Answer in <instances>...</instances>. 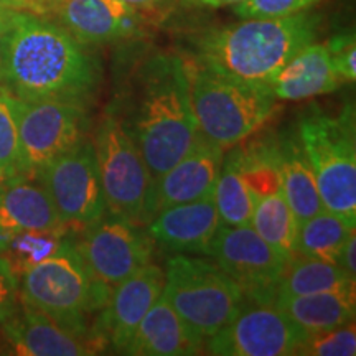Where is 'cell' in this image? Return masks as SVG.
Returning <instances> with one entry per match:
<instances>
[{"label": "cell", "mask_w": 356, "mask_h": 356, "mask_svg": "<svg viewBox=\"0 0 356 356\" xmlns=\"http://www.w3.org/2000/svg\"><path fill=\"white\" fill-rule=\"evenodd\" d=\"M163 273L162 297L204 338L233 322L246 305L243 289L215 262L178 252Z\"/></svg>", "instance_id": "8"}, {"label": "cell", "mask_w": 356, "mask_h": 356, "mask_svg": "<svg viewBox=\"0 0 356 356\" xmlns=\"http://www.w3.org/2000/svg\"><path fill=\"white\" fill-rule=\"evenodd\" d=\"M58 2H61V0H22V8H37V10H42V8H51Z\"/></svg>", "instance_id": "38"}, {"label": "cell", "mask_w": 356, "mask_h": 356, "mask_svg": "<svg viewBox=\"0 0 356 356\" xmlns=\"http://www.w3.org/2000/svg\"><path fill=\"white\" fill-rule=\"evenodd\" d=\"M185 6L197 8H221V7H234L236 3L243 0H181Z\"/></svg>", "instance_id": "36"}, {"label": "cell", "mask_w": 356, "mask_h": 356, "mask_svg": "<svg viewBox=\"0 0 356 356\" xmlns=\"http://www.w3.org/2000/svg\"><path fill=\"white\" fill-rule=\"evenodd\" d=\"M20 305L19 277L6 257L0 254V325L15 314Z\"/></svg>", "instance_id": "34"}, {"label": "cell", "mask_w": 356, "mask_h": 356, "mask_svg": "<svg viewBox=\"0 0 356 356\" xmlns=\"http://www.w3.org/2000/svg\"><path fill=\"white\" fill-rule=\"evenodd\" d=\"M221 226L213 193L195 202L173 204L155 215L145 229L154 243L172 252H203Z\"/></svg>", "instance_id": "17"}, {"label": "cell", "mask_w": 356, "mask_h": 356, "mask_svg": "<svg viewBox=\"0 0 356 356\" xmlns=\"http://www.w3.org/2000/svg\"><path fill=\"white\" fill-rule=\"evenodd\" d=\"M19 175V97L0 83V181Z\"/></svg>", "instance_id": "30"}, {"label": "cell", "mask_w": 356, "mask_h": 356, "mask_svg": "<svg viewBox=\"0 0 356 356\" xmlns=\"http://www.w3.org/2000/svg\"><path fill=\"white\" fill-rule=\"evenodd\" d=\"M320 0H243L234 12L241 19H275L309 10Z\"/></svg>", "instance_id": "32"}, {"label": "cell", "mask_w": 356, "mask_h": 356, "mask_svg": "<svg viewBox=\"0 0 356 356\" xmlns=\"http://www.w3.org/2000/svg\"><path fill=\"white\" fill-rule=\"evenodd\" d=\"M207 256H211L243 289L246 300L273 304L287 259L251 226L221 225L207 249Z\"/></svg>", "instance_id": "11"}, {"label": "cell", "mask_w": 356, "mask_h": 356, "mask_svg": "<svg viewBox=\"0 0 356 356\" xmlns=\"http://www.w3.org/2000/svg\"><path fill=\"white\" fill-rule=\"evenodd\" d=\"M51 10L84 47L139 37L147 24L144 10L122 0H61Z\"/></svg>", "instance_id": "15"}, {"label": "cell", "mask_w": 356, "mask_h": 356, "mask_svg": "<svg viewBox=\"0 0 356 356\" xmlns=\"http://www.w3.org/2000/svg\"><path fill=\"white\" fill-rule=\"evenodd\" d=\"M191 106L204 139L228 150L249 139L279 109L266 89L249 86L186 61Z\"/></svg>", "instance_id": "5"}, {"label": "cell", "mask_w": 356, "mask_h": 356, "mask_svg": "<svg viewBox=\"0 0 356 356\" xmlns=\"http://www.w3.org/2000/svg\"><path fill=\"white\" fill-rule=\"evenodd\" d=\"M273 305L305 332H320L353 322L355 280L332 291L299 297H275Z\"/></svg>", "instance_id": "22"}, {"label": "cell", "mask_w": 356, "mask_h": 356, "mask_svg": "<svg viewBox=\"0 0 356 356\" xmlns=\"http://www.w3.org/2000/svg\"><path fill=\"white\" fill-rule=\"evenodd\" d=\"M101 68L83 43L60 24L12 8L2 48L0 83L22 101L88 102Z\"/></svg>", "instance_id": "1"}, {"label": "cell", "mask_w": 356, "mask_h": 356, "mask_svg": "<svg viewBox=\"0 0 356 356\" xmlns=\"http://www.w3.org/2000/svg\"><path fill=\"white\" fill-rule=\"evenodd\" d=\"M353 280L338 264L296 254L286 262L275 297H299L332 291Z\"/></svg>", "instance_id": "25"}, {"label": "cell", "mask_w": 356, "mask_h": 356, "mask_svg": "<svg viewBox=\"0 0 356 356\" xmlns=\"http://www.w3.org/2000/svg\"><path fill=\"white\" fill-rule=\"evenodd\" d=\"M89 273L113 292L122 280L152 262L155 243L145 226L104 216L74 243Z\"/></svg>", "instance_id": "12"}, {"label": "cell", "mask_w": 356, "mask_h": 356, "mask_svg": "<svg viewBox=\"0 0 356 356\" xmlns=\"http://www.w3.org/2000/svg\"><path fill=\"white\" fill-rule=\"evenodd\" d=\"M35 180L47 191L68 231L91 228L108 215L92 140L86 139L53 160Z\"/></svg>", "instance_id": "10"}, {"label": "cell", "mask_w": 356, "mask_h": 356, "mask_svg": "<svg viewBox=\"0 0 356 356\" xmlns=\"http://www.w3.org/2000/svg\"><path fill=\"white\" fill-rule=\"evenodd\" d=\"M248 185V188L259 200L282 190L279 170L277 139H259L231 147L228 159Z\"/></svg>", "instance_id": "24"}, {"label": "cell", "mask_w": 356, "mask_h": 356, "mask_svg": "<svg viewBox=\"0 0 356 356\" xmlns=\"http://www.w3.org/2000/svg\"><path fill=\"white\" fill-rule=\"evenodd\" d=\"M122 2L129 3V6L140 8V10H149V8H154L163 3L165 0H122Z\"/></svg>", "instance_id": "39"}, {"label": "cell", "mask_w": 356, "mask_h": 356, "mask_svg": "<svg viewBox=\"0 0 356 356\" xmlns=\"http://www.w3.org/2000/svg\"><path fill=\"white\" fill-rule=\"evenodd\" d=\"M124 101L122 114H115L157 180L202 137L191 106L186 60L175 53L149 58L137 71Z\"/></svg>", "instance_id": "2"}, {"label": "cell", "mask_w": 356, "mask_h": 356, "mask_svg": "<svg viewBox=\"0 0 356 356\" xmlns=\"http://www.w3.org/2000/svg\"><path fill=\"white\" fill-rule=\"evenodd\" d=\"M297 355L304 356H355V322L320 332H307Z\"/></svg>", "instance_id": "31"}, {"label": "cell", "mask_w": 356, "mask_h": 356, "mask_svg": "<svg viewBox=\"0 0 356 356\" xmlns=\"http://www.w3.org/2000/svg\"><path fill=\"white\" fill-rule=\"evenodd\" d=\"M19 287L25 304L43 312L66 330L106 341L96 327H89L88 318L104 309L111 291L89 273L68 236L50 257L20 275Z\"/></svg>", "instance_id": "4"}, {"label": "cell", "mask_w": 356, "mask_h": 356, "mask_svg": "<svg viewBox=\"0 0 356 356\" xmlns=\"http://www.w3.org/2000/svg\"><path fill=\"white\" fill-rule=\"evenodd\" d=\"M92 145L108 215L149 225L155 216V180L118 114H104Z\"/></svg>", "instance_id": "7"}, {"label": "cell", "mask_w": 356, "mask_h": 356, "mask_svg": "<svg viewBox=\"0 0 356 356\" xmlns=\"http://www.w3.org/2000/svg\"><path fill=\"white\" fill-rule=\"evenodd\" d=\"M341 84L327 43H310L279 71L269 89L275 99L302 101L337 91Z\"/></svg>", "instance_id": "21"}, {"label": "cell", "mask_w": 356, "mask_h": 356, "mask_svg": "<svg viewBox=\"0 0 356 356\" xmlns=\"http://www.w3.org/2000/svg\"><path fill=\"white\" fill-rule=\"evenodd\" d=\"M0 6L12 7V8H22V0H0Z\"/></svg>", "instance_id": "40"}, {"label": "cell", "mask_w": 356, "mask_h": 356, "mask_svg": "<svg viewBox=\"0 0 356 356\" xmlns=\"http://www.w3.org/2000/svg\"><path fill=\"white\" fill-rule=\"evenodd\" d=\"M320 17L300 12L275 19H243L195 40V63L249 86L266 89L279 71L318 35Z\"/></svg>", "instance_id": "3"}, {"label": "cell", "mask_w": 356, "mask_h": 356, "mask_svg": "<svg viewBox=\"0 0 356 356\" xmlns=\"http://www.w3.org/2000/svg\"><path fill=\"white\" fill-rule=\"evenodd\" d=\"M299 142L309 159L325 210L356 225L355 113L345 106L338 115L307 114Z\"/></svg>", "instance_id": "6"}, {"label": "cell", "mask_w": 356, "mask_h": 356, "mask_svg": "<svg viewBox=\"0 0 356 356\" xmlns=\"http://www.w3.org/2000/svg\"><path fill=\"white\" fill-rule=\"evenodd\" d=\"M204 351V337L185 322L160 296L136 328L126 355L134 356H191Z\"/></svg>", "instance_id": "19"}, {"label": "cell", "mask_w": 356, "mask_h": 356, "mask_svg": "<svg viewBox=\"0 0 356 356\" xmlns=\"http://www.w3.org/2000/svg\"><path fill=\"white\" fill-rule=\"evenodd\" d=\"M66 234H68V229L24 231V233L13 234L2 256L20 279L26 269L50 257L61 246Z\"/></svg>", "instance_id": "29"}, {"label": "cell", "mask_w": 356, "mask_h": 356, "mask_svg": "<svg viewBox=\"0 0 356 356\" xmlns=\"http://www.w3.org/2000/svg\"><path fill=\"white\" fill-rule=\"evenodd\" d=\"M333 68L343 83H355L356 79V43L353 33L337 35L327 42Z\"/></svg>", "instance_id": "33"}, {"label": "cell", "mask_w": 356, "mask_h": 356, "mask_svg": "<svg viewBox=\"0 0 356 356\" xmlns=\"http://www.w3.org/2000/svg\"><path fill=\"white\" fill-rule=\"evenodd\" d=\"M277 150L282 195L297 221L302 222L323 211L325 207L318 195L317 181L299 137L277 139Z\"/></svg>", "instance_id": "23"}, {"label": "cell", "mask_w": 356, "mask_h": 356, "mask_svg": "<svg viewBox=\"0 0 356 356\" xmlns=\"http://www.w3.org/2000/svg\"><path fill=\"white\" fill-rule=\"evenodd\" d=\"M222 160L225 149L200 137L184 159L155 180V215L163 208L211 195Z\"/></svg>", "instance_id": "18"}, {"label": "cell", "mask_w": 356, "mask_h": 356, "mask_svg": "<svg viewBox=\"0 0 356 356\" xmlns=\"http://www.w3.org/2000/svg\"><path fill=\"white\" fill-rule=\"evenodd\" d=\"M163 284L162 267L149 262L113 289L96 323L109 346L124 353L142 318L162 296Z\"/></svg>", "instance_id": "16"}, {"label": "cell", "mask_w": 356, "mask_h": 356, "mask_svg": "<svg viewBox=\"0 0 356 356\" xmlns=\"http://www.w3.org/2000/svg\"><path fill=\"white\" fill-rule=\"evenodd\" d=\"M0 332L7 348L22 356H88L108 348L99 338L66 330L22 299L15 314L0 325Z\"/></svg>", "instance_id": "14"}, {"label": "cell", "mask_w": 356, "mask_h": 356, "mask_svg": "<svg viewBox=\"0 0 356 356\" xmlns=\"http://www.w3.org/2000/svg\"><path fill=\"white\" fill-rule=\"evenodd\" d=\"M249 226L287 261L296 256L299 221L284 198L282 190L257 200Z\"/></svg>", "instance_id": "27"}, {"label": "cell", "mask_w": 356, "mask_h": 356, "mask_svg": "<svg viewBox=\"0 0 356 356\" xmlns=\"http://www.w3.org/2000/svg\"><path fill=\"white\" fill-rule=\"evenodd\" d=\"M213 198L221 225L249 226L257 198L233 167L229 160H222L221 172L213 188Z\"/></svg>", "instance_id": "28"}, {"label": "cell", "mask_w": 356, "mask_h": 356, "mask_svg": "<svg viewBox=\"0 0 356 356\" xmlns=\"http://www.w3.org/2000/svg\"><path fill=\"white\" fill-rule=\"evenodd\" d=\"M355 249H356V238H355V231L348 236V239L345 241V246L341 249L340 254V264L341 269L345 270L350 277L355 279L356 275V259H355Z\"/></svg>", "instance_id": "35"}, {"label": "cell", "mask_w": 356, "mask_h": 356, "mask_svg": "<svg viewBox=\"0 0 356 356\" xmlns=\"http://www.w3.org/2000/svg\"><path fill=\"white\" fill-rule=\"evenodd\" d=\"M86 102L19 99V175L32 178L88 139Z\"/></svg>", "instance_id": "9"}, {"label": "cell", "mask_w": 356, "mask_h": 356, "mask_svg": "<svg viewBox=\"0 0 356 356\" xmlns=\"http://www.w3.org/2000/svg\"><path fill=\"white\" fill-rule=\"evenodd\" d=\"M7 343H6V340H3V335H2V332H0V353H7Z\"/></svg>", "instance_id": "41"}, {"label": "cell", "mask_w": 356, "mask_h": 356, "mask_svg": "<svg viewBox=\"0 0 356 356\" xmlns=\"http://www.w3.org/2000/svg\"><path fill=\"white\" fill-rule=\"evenodd\" d=\"M305 335L273 304H254L208 337L204 348L220 356H289L297 355Z\"/></svg>", "instance_id": "13"}, {"label": "cell", "mask_w": 356, "mask_h": 356, "mask_svg": "<svg viewBox=\"0 0 356 356\" xmlns=\"http://www.w3.org/2000/svg\"><path fill=\"white\" fill-rule=\"evenodd\" d=\"M353 231L355 225L341 216L328 210L320 211L299 222L296 254L338 264L345 241Z\"/></svg>", "instance_id": "26"}, {"label": "cell", "mask_w": 356, "mask_h": 356, "mask_svg": "<svg viewBox=\"0 0 356 356\" xmlns=\"http://www.w3.org/2000/svg\"><path fill=\"white\" fill-rule=\"evenodd\" d=\"M43 229H68L43 186L22 175L0 181V234Z\"/></svg>", "instance_id": "20"}, {"label": "cell", "mask_w": 356, "mask_h": 356, "mask_svg": "<svg viewBox=\"0 0 356 356\" xmlns=\"http://www.w3.org/2000/svg\"><path fill=\"white\" fill-rule=\"evenodd\" d=\"M12 7L0 6V73H2V48H3V37H6L8 19H10Z\"/></svg>", "instance_id": "37"}]
</instances>
